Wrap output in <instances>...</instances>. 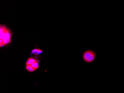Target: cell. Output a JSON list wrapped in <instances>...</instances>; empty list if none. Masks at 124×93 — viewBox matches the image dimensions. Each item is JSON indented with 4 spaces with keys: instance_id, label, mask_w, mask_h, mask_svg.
<instances>
[{
    "instance_id": "obj_1",
    "label": "cell",
    "mask_w": 124,
    "mask_h": 93,
    "mask_svg": "<svg viewBox=\"0 0 124 93\" xmlns=\"http://www.w3.org/2000/svg\"><path fill=\"white\" fill-rule=\"evenodd\" d=\"M0 39L2 41V44H0V47L8 44L11 42V35L10 32L5 26H0Z\"/></svg>"
},
{
    "instance_id": "obj_2",
    "label": "cell",
    "mask_w": 124,
    "mask_h": 93,
    "mask_svg": "<svg viewBox=\"0 0 124 93\" xmlns=\"http://www.w3.org/2000/svg\"><path fill=\"white\" fill-rule=\"evenodd\" d=\"M96 56L95 52L93 50H87L84 52L83 54V59L87 63H91L95 60Z\"/></svg>"
},
{
    "instance_id": "obj_3",
    "label": "cell",
    "mask_w": 124,
    "mask_h": 93,
    "mask_svg": "<svg viewBox=\"0 0 124 93\" xmlns=\"http://www.w3.org/2000/svg\"><path fill=\"white\" fill-rule=\"evenodd\" d=\"M36 60L33 58H29L26 61V65H31L32 64L36 61Z\"/></svg>"
},
{
    "instance_id": "obj_4",
    "label": "cell",
    "mask_w": 124,
    "mask_h": 93,
    "mask_svg": "<svg viewBox=\"0 0 124 93\" xmlns=\"http://www.w3.org/2000/svg\"><path fill=\"white\" fill-rule=\"evenodd\" d=\"M31 66L33 68V69L35 70L38 69L39 68V63L37 61H35L32 64Z\"/></svg>"
},
{
    "instance_id": "obj_5",
    "label": "cell",
    "mask_w": 124,
    "mask_h": 93,
    "mask_svg": "<svg viewBox=\"0 0 124 93\" xmlns=\"http://www.w3.org/2000/svg\"><path fill=\"white\" fill-rule=\"evenodd\" d=\"M26 70L29 72H33L35 70L33 69V68L31 66V65H26Z\"/></svg>"
},
{
    "instance_id": "obj_6",
    "label": "cell",
    "mask_w": 124,
    "mask_h": 93,
    "mask_svg": "<svg viewBox=\"0 0 124 93\" xmlns=\"http://www.w3.org/2000/svg\"><path fill=\"white\" fill-rule=\"evenodd\" d=\"M38 49H34L32 51L31 53L33 54H37V53L38 50Z\"/></svg>"
},
{
    "instance_id": "obj_7",
    "label": "cell",
    "mask_w": 124,
    "mask_h": 93,
    "mask_svg": "<svg viewBox=\"0 0 124 93\" xmlns=\"http://www.w3.org/2000/svg\"><path fill=\"white\" fill-rule=\"evenodd\" d=\"M42 53V51L41 50L38 49V50L37 53V55H38L39 54H41V53Z\"/></svg>"
}]
</instances>
